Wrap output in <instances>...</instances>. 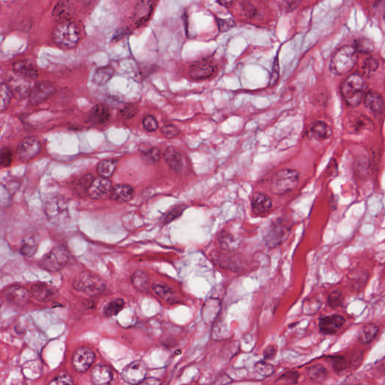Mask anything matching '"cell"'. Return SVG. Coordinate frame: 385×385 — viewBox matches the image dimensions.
<instances>
[{
    "mask_svg": "<svg viewBox=\"0 0 385 385\" xmlns=\"http://www.w3.org/2000/svg\"><path fill=\"white\" fill-rule=\"evenodd\" d=\"M112 182L108 178H98L94 179L93 183L88 189V193L90 197L94 199H102L111 197L112 190Z\"/></svg>",
    "mask_w": 385,
    "mask_h": 385,
    "instance_id": "4fadbf2b",
    "label": "cell"
},
{
    "mask_svg": "<svg viewBox=\"0 0 385 385\" xmlns=\"http://www.w3.org/2000/svg\"><path fill=\"white\" fill-rule=\"evenodd\" d=\"M216 71V66L213 62L209 61H201L191 65L189 75L194 80L208 79L213 76Z\"/></svg>",
    "mask_w": 385,
    "mask_h": 385,
    "instance_id": "5bb4252c",
    "label": "cell"
},
{
    "mask_svg": "<svg viewBox=\"0 0 385 385\" xmlns=\"http://www.w3.org/2000/svg\"><path fill=\"white\" fill-rule=\"evenodd\" d=\"M44 211L48 221L54 225H64L69 219L68 204L61 196L48 199L44 205Z\"/></svg>",
    "mask_w": 385,
    "mask_h": 385,
    "instance_id": "8992f818",
    "label": "cell"
},
{
    "mask_svg": "<svg viewBox=\"0 0 385 385\" xmlns=\"http://www.w3.org/2000/svg\"><path fill=\"white\" fill-rule=\"evenodd\" d=\"M152 290L154 293L157 296L160 297L161 299L169 300L172 299L174 296V291L169 287L163 286V285H152Z\"/></svg>",
    "mask_w": 385,
    "mask_h": 385,
    "instance_id": "60d3db41",
    "label": "cell"
},
{
    "mask_svg": "<svg viewBox=\"0 0 385 385\" xmlns=\"http://www.w3.org/2000/svg\"><path fill=\"white\" fill-rule=\"evenodd\" d=\"M364 89V80L359 74H352L342 82V96L352 107H357L361 102Z\"/></svg>",
    "mask_w": 385,
    "mask_h": 385,
    "instance_id": "3957f363",
    "label": "cell"
},
{
    "mask_svg": "<svg viewBox=\"0 0 385 385\" xmlns=\"http://www.w3.org/2000/svg\"><path fill=\"white\" fill-rule=\"evenodd\" d=\"M48 385H74L72 377L67 373H61L54 378Z\"/></svg>",
    "mask_w": 385,
    "mask_h": 385,
    "instance_id": "7dc6e473",
    "label": "cell"
},
{
    "mask_svg": "<svg viewBox=\"0 0 385 385\" xmlns=\"http://www.w3.org/2000/svg\"><path fill=\"white\" fill-rule=\"evenodd\" d=\"M364 105L366 108L374 113H382L385 111V102L383 98L379 93L369 91L365 94Z\"/></svg>",
    "mask_w": 385,
    "mask_h": 385,
    "instance_id": "7402d4cb",
    "label": "cell"
},
{
    "mask_svg": "<svg viewBox=\"0 0 385 385\" xmlns=\"http://www.w3.org/2000/svg\"><path fill=\"white\" fill-rule=\"evenodd\" d=\"M161 132H162V135L168 139H173L180 134L179 129L175 125H171V124L163 125L161 128Z\"/></svg>",
    "mask_w": 385,
    "mask_h": 385,
    "instance_id": "c3c4849f",
    "label": "cell"
},
{
    "mask_svg": "<svg viewBox=\"0 0 385 385\" xmlns=\"http://www.w3.org/2000/svg\"><path fill=\"white\" fill-rule=\"evenodd\" d=\"M118 166V160L115 159H107L100 161L98 163V173L102 178H108L113 175Z\"/></svg>",
    "mask_w": 385,
    "mask_h": 385,
    "instance_id": "f1b7e54d",
    "label": "cell"
},
{
    "mask_svg": "<svg viewBox=\"0 0 385 385\" xmlns=\"http://www.w3.org/2000/svg\"><path fill=\"white\" fill-rule=\"evenodd\" d=\"M12 151L9 148L4 147L0 151V163L2 167H8L12 162Z\"/></svg>",
    "mask_w": 385,
    "mask_h": 385,
    "instance_id": "f6af8a7d",
    "label": "cell"
},
{
    "mask_svg": "<svg viewBox=\"0 0 385 385\" xmlns=\"http://www.w3.org/2000/svg\"><path fill=\"white\" fill-rule=\"evenodd\" d=\"M299 178V172L294 169H285L279 171L272 178L271 191L275 194H285L297 186Z\"/></svg>",
    "mask_w": 385,
    "mask_h": 385,
    "instance_id": "277c9868",
    "label": "cell"
},
{
    "mask_svg": "<svg viewBox=\"0 0 385 385\" xmlns=\"http://www.w3.org/2000/svg\"><path fill=\"white\" fill-rule=\"evenodd\" d=\"M41 142L35 136L27 137L18 145L17 148V159L26 162L35 158L41 151Z\"/></svg>",
    "mask_w": 385,
    "mask_h": 385,
    "instance_id": "ba28073f",
    "label": "cell"
},
{
    "mask_svg": "<svg viewBox=\"0 0 385 385\" xmlns=\"http://www.w3.org/2000/svg\"><path fill=\"white\" fill-rule=\"evenodd\" d=\"M234 22L232 20H218V27L222 32L229 31L233 26Z\"/></svg>",
    "mask_w": 385,
    "mask_h": 385,
    "instance_id": "6f0895ef",
    "label": "cell"
},
{
    "mask_svg": "<svg viewBox=\"0 0 385 385\" xmlns=\"http://www.w3.org/2000/svg\"><path fill=\"white\" fill-rule=\"evenodd\" d=\"M186 208L185 205H178V206L171 209L169 212H168L166 215H164L163 218H162V223L164 225H166V224L173 222L174 220L176 219V218L182 215Z\"/></svg>",
    "mask_w": 385,
    "mask_h": 385,
    "instance_id": "7bdbcfd3",
    "label": "cell"
},
{
    "mask_svg": "<svg viewBox=\"0 0 385 385\" xmlns=\"http://www.w3.org/2000/svg\"><path fill=\"white\" fill-rule=\"evenodd\" d=\"M356 51L363 54H369L374 50V44L367 38H360L354 41V47Z\"/></svg>",
    "mask_w": 385,
    "mask_h": 385,
    "instance_id": "f35d334b",
    "label": "cell"
},
{
    "mask_svg": "<svg viewBox=\"0 0 385 385\" xmlns=\"http://www.w3.org/2000/svg\"><path fill=\"white\" fill-rule=\"evenodd\" d=\"M379 333V327L377 325L373 324V323L366 325L362 328L360 333H359V341L363 344L370 343L376 339Z\"/></svg>",
    "mask_w": 385,
    "mask_h": 385,
    "instance_id": "f546056e",
    "label": "cell"
},
{
    "mask_svg": "<svg viewBox=\"0 0 385 385\" xmlns=\"http://www.w3.org/2000/svg\"><path fill=\"white\" fill-rule=\"evenodd\" d=\"M38 245V237L35 235H30L24 238L21 245V253L24 256L31 257L36 252Z\"/></svg>",
    "mask_w": 385,
    "mask_h": 385,
    "instance_id": "4316f807",
    "label": "cell"
},
{
    "mask_svg": "<svg viewBox=\"0 0 385 385\" xmlns=\"http://www.w3.org/2000/svg\"><path fill=\"white\" fill-rule=\"evenodd\" d=\"M279 78V61L276 58L275 63L272 67V74H271L270 81H269V86H274L276 85Z\"/></svg>",
    "mask_w": 385,
    "mask_h": 385,
    "instance_id": "11a10c76",
    "label": "cell"
},
{
    "mask_svg": "<svg viewBox=\"0 0 385 385\" xmlns=\"http://www.w3.org/2000/svg\"><path fill=\"white\" fill-rule=\"evenodd\" d=\"M289 228L286 222L283 220H277L271 225L265 237V242L267 246L275 248L279 246L285 241L289 233Z\"/></svg>",
    "mask_w": 385,
    "mask_h": 385,
    "instance_id": "8fae6325",
    "label": "cell"
},
{
    "mask_svg": "<svg viewBox=\"0 0 385 385\" xmlns=\"http://www.w3.org/2000/svg\"><path fill=\"white\" fill-rule=\"evenodd\" d=\"M164 159L169 167L176 172H180L183 170L184 158L180 151H178L173 147H169L164 151Z\"/></svg>",
    "mask_w": 385,
    "mask_h": 385,
    "instance_id": "d6986e66",
    "label": "cell"
},
{
    "mask_svg": "<svg viewBox=\"0 0 385 385\" xmlns=\"http://www.w3.org/2000/svg\"><path fill=\"white\" fill-rule=\"evenodd\" d=\"M73 287L78 291L85 293L88 296L100 294L105 289V282L99 276L91 272H81L73 282Z\"/></svg>",
    "mask_w": 385,
    "mask_h": 385,
    "instance_id": "5b68a950",
    "label": "cell"
},
{
    "mask_svg": "<svg viewBox=\"0 0 385 385\" xmlns=\"http://www.w3.org/2000/svg\"><path fill=\"white\" fill-rule=\"evenodd\" d=\"M4 296L5 300L11 304L24 306L29 300L30 292L24 287L15 285L7 288L4 292Z\"/></svg>",
    "mask_w": 385,
    "mask_h": 385,
    "instance_id": "2e32d148",
    "label": "cell"
},
{
    "mask_svg": "<svg viewBox=\"0 0 385 385\" xmlns=\"http://www.w3.org/2000/svg\"><path fill=\"white\" fill-rule=\"evenodd\" d=\"M91 379L94 385H111L113 382V373L107 365H96L91 370Z\"/></svg>",
    "mask_w": 385,
    "mask_h": 385,
    "instance_id": "e0dca14e",
    "label": "cell"
},
{
    "mask_svg": "<svg viewBox=\"0 0 385 385\" xmlns=\"http://www.w3.org/2000/svg\"><path fill=\"white\" fill-rule=\"evenodd\" d=\"M26 80L27 79L23 81H18V83L15 82L14 83V87L10 88L13 95L18 99L27 97V96H30V94H31L32 88H31L29 83Z\"/></svg>",
    "mask_w": 385,
    "mask_h": 385,
    "instance_id": "d590c367",
    "label": "cell"
},
{
    "mask_svg": "<svg viewBox=\"0 0 385 385\" xmlns=\"http://www.w3.org/2000/svg\"><path fill=\"white\" fill-rule=\"evenodd\" d=\"M277 349L274 346H269L263 351V356L266 360H272L276 356Z\"/></svg>",
    "mask_w": 385,
    "mask_h": 385,
    "instance_id": "680465c9",
    "label": "cell"
},
{
    "mask_svg": "<svg viewBox=\"0 0 385 385\" xmlns=\"http://www.w3.org/2000/svg\"><path fill=\"white\" fill-rule=\"evenodd\" d=\"M13 69L22 78L27 80H35L38 76V69L35 64L27 60L15 63L13 65Z\"/></svg>",
    "mask_w": 385,
    "mask_h": 385,
    "instance_id": "ffe728a7",
    "label": "cell"
},
{
    "mask_svg": "<svg viewBox=\"0 0 385 385\" xmlns=\"http://www.w3.org/2000/svg\"><path fill=\"white\" fill-rule=\"evenodd\" d=\"M69 259V254L64 247H55L45 255L40 262V266L48 272H58L61 270Z\"/></svg>",
    "mask_w": 385,
    "mask_h": 385,
    "instance_id": "52a82bcc",
    "label": "cell"
},
{
    "mask_svg": "<svg viewBox=\"0 0 385 385\" xmlns=\"http://www.w3.org/2000/svg\"><path fill=\"white\" fill-rule=\"evenodd\" d=\"M132 285L138 290L145 292L148 290V278L145 272L141 270L136 271L132 274Z\"/></svg>",
    "mask_w": 385,
    "mask_h": 385,
    "instance_id": "d6a6232c",
    "label": "cell"
},
{
    "mask_svg": "<svg viewBox=\"0 0 385 385\" xmlns=\"http://www.w3.org/2000/svg\"><path fill=\"white\" fill-rule=\"evenodd\" d=\"M94 180V179L93 175L88 174V175H85V176H84L83 178H81V180H80V185H81L82 188H86L87 191H88V188H90V186H91V184L93 183Z\"/></svg>",
    "mask_w": 385,
    "mask_h": 385,
    "instance_id": "91938a15",
    "label": "cell"
},
{
    "mask_svg": "<svg viewBox=\"0 0 385 385\" xmlns=\"http://www.w3.org/2000/svg\"><path fill=\"white\" fill-rule=\"evenodd\" d=\"M343 293L339 290H334L328 296V304L332 309H337L343 305Z\"/></svg>",
    "mask_w": 385,
    "mask_h": 385,
    "instance_id": "ee69618b",
    "label": "cell"
},
{
    "mask_svg": "<svg viewBox=\"0 0 385 385\" xmlns=\"http://www.w3.org/2000/svg\"><path fill=\"white\" fill-rule=\"evenodd\" d=\"M327 361L331 365L333 370L337 373H343L347 368L348 363L346 358L341 355H333L327 356Z\"/></svg>",
    "mask_w": 385,
    "mask_h": 385,
    "instance_id": "8d00e7d4",
    "label": "cell"
},
{
    "mask_svg": "<svg viewBox=\"0 0 385 385\" xmlns=\"http://www.w3.org/2000/svg\"><path fill=\"white\" fill-rule=\"evenodd\" d=\"M357 61V51L353 47L345 45L333 54L329 68L332 73L343 75L350 72Z\"/></svg>",
    "mask_w": 385,
    "mask_h": 385,
    "instance_id": "7a4b0ae2",
    "label": "cell"
},
{
    "mask_svg": "<svg viewBox=\"0 0 385 385\" xmlns=\"http://www.w3.org/2000/svg\"><path fill=\"white\" fill-rule=\"evenodd\" d=\"M346 323V319L342 315H331L321 318L319 320V329L321 333L326 335L335 334L342 329Z\"/></svg>",
    "mask_w": 385,
    "mask_h": 385,
    "instance_id": "9a60e30c",
    "label": "cell"
},
{
    "mask_svg": "<svg viewBox=\"0 0 385 385\" xmlns=\"http://www.w3.org/2000/svg\"><path fill=\"white\" fill-rule=\"evenodd\" d=\"M70 4L69 2H59L54 8L53 15L59 21V23L68 21V16L72 11V5Z\"/></svg>",
    "mask_w": 385,
    "mask_h": 385,
    "instance_id": "1f68e13d",
    "label": "cell"
},
{
    "mask_svg": "<svg viewBox=\"0 0 385 385\" xmlns=\"http://www.w3.org/2000/svg\"><path fill=\"white\" fill-rule=\"evenodd\" d=\"M284 4H285V6L284 7H285V11L290 12V11L296 9L299 6L300 2H298V1H289V2H284Z\"/></svg>",
    "mask_w": 385,
    "mask_h": 385,
    "instance_id": "94428289",
    "label": "cell"
},
{
    "mask_svg": "<svg viewBox=\"0 0 385 385\" xmlns=\"http://www.w3.org/2000/svg\"><path fill=\"white\" fill-rule=\"evenodd\" d=\"M137 107L133 104H128L123 107L120 111L121 116L125 119H131L135 117L137 113Z\"/></svg>",
    "mask_w": 385,
    "mask_h": 385,
    "instance_id": "f907efd6",
    "label": "cell"
},
{
    "mask_svg": "<svg viewBox=\"0 0 385 385\" xmlns=\"http://www.w3.org/2000/svg\"><path fill=\"white\" fill-rule=\"evenodd\" d=\"M147 370L148 368L143 361L135 360L124 369L121 376L127 383L131 385H138L145 380Z\"/></svg>",
    "mask_w": 385,
    "mask_h": 385,
    "instance_id": "30bf717a",
    "label": "cell"
},
{
    "mask_svg": "<svg viewBox=\"0 0 385 385\" xmlns=\"http://www.w3.org/2000/svg\"><path fill=\"white\" fill-rule=\"evenodd\" d=\"M161 382L159 379L155 378H148L142 381L139 385H160Z\"/></svg>",
    "mask_w": 385,
    "mask_h": 385,
    "instance_id": "6125c7cd",
    "label": "cell"
},
{
    "mask_svg": "<svg viewBox=\"0 0 385 385\" xmlns=\"http://www.w3.org/2000/svg\"><path fill=\"white\" fill-rule=\"evenodd\" d=\"M299 377V373H296V372H288V373L282 375L279 378V380L285 382V383L292 384L293 385V384H296L297 382Z\"/></svg>",
    "mask_w": 385,
    "mask_h": 385,
    "instance_id": "db71d44e",
    "label": "cell"
},
{
    "mask_svg": "<svg viewBox=\"0 0 385 385\" xmlns=\"http://www.w3.org/2000/svg\"><path fill=\"white\" fill-rule=\"evenodd\" d=\"M153 11V2L149 1H143L139 2L137 5L135 11V24L139 27L141 24H145L148 19L150 15Z\"/></svg>",
    "mask_w": 385,
    "mask_h": 385,
    "instance_id": "484cf974",
    "label": "cell"
},
{
    "mask_svg": "<svg viewBox=\"0 0 385 385\" xmlns=\"http://www.w3.org/2000/svg\"><path fill=\"white\" fill-rule=\"evenodd\" d=\"M255 370L263 377H269L275 372V368L271 363L266 361H259L255 364Z\"/></svg>",
    "mask_w": 385,
    "mask_h": 385,
    "instance_id": "b9f144b4",
    "label": "cell"
},
{
    "mask_svg": "<svg viewBox=\"0 0 385 385\" xmlns=\"http://www.w3.org/2000/svg\"><path fill=\"white\" fill-rule=\"evenodd\" d=\"M309 135L317 140H325L331 136L333 131L327 124L323 121H315L309 127Z\"/></svg>",
    "mask_w": 385,
    "mask_h": 385,
    "instance_id": "cb8c5ba5",
    "label": "cell"
},
{
    "mask_svg": "<svg viewBox=\"0 0 385 385\" xmlns=\"http://www.w3.org/2000/svg\"><path fill=\"white\" fill-rule=\"evenodd\" d=\"M110 116L109 109L105 105L99 104L91 109L88 115V120L92 125H99L107 122Z\"/></svg>",
    "mask_w": 385,
    "mask_h": 385,
    "instance_id": "d4e9b609",
    "label": "cell"
},
{
    "mask_svg": "<svg viewBox=\"0 0 385 385\" xmlns=\"http://www.w3.org/2000/svg\"><path fill=\"white\" fill-rule=\"evenodd\" d=\"M374 127L373 121L365 115H360L358 118H356L354 121V129L356 131H373Z\"/></svg>",
    "mask_w": 385,
    "mask_h": 385,
    "instance_id": "ab89813d",
    "label": "cell"
},
{
    "mask_svg": "<svg viewBox=\"0 0 385 385\" xmlns=\"http://www.w3.org/2000/svg\"><path fill=\"white\" fill-rule=\"evenodd\" d=\"M241 4H242L241 6H242V11L246 16L249 17V18L255 16L257 13V9L255 8V5H252L249 2H241Z\"/></svg>",
    "mask_w": 385,
    "mask_h": 385,
    "instance_id": "9f6ffc18",
    "label": "cell"
},
{
    "mask_svg": "<svg viewBox=\"0 0 385 385\" xmlns=\"http://www.w3.org/2000/svg\"><path fill=\"white\" fill-rule=\"evenodd\" d=\"M272 199L263 192H256L252 196V209L255 215H263L272 209Z\"/></svg>",
    "mask_w": 385,
    "mask_h": 385,
    "instance_id": "ac0fdd59",
    "label": "cell"
},
{
    "mask_svg": "<svg viewBox=\"0 0 385 385\" xmlns=\"http://www.w3.org/2000/svg\"><path fill=\"white\" fill-rule=\"evenodd\" d=\"M56 291L51 285L45 283H36L31 288V294L39 302H47L54 297Z\"/></svg>",
    "mask_w": 385,
    "mask_h": 385,
    "instance_id": "603a6c76",
    "label": "cell"
},
{
    "mask_svg": "<svg viewBox=\"0 0 385 385\" xmlns=\"http://www.w3.org/2000/svg\"><path fill=\"white\" fill-rule=\"evenodd\" d=\"M218 3H219L220 5H223V6L229 7L231 6L232 4L234 3V2H230V1H227V2H223V1H221V2H218Z\"/></svg>",
    "mask_w": 385,
    "mask_h": 385,
    "instance_id": "be15d7a7",
    "label": "cell"
},
{
    "mask_svg": "<svg viewBox=\"0 0 385 385\" xmlns=\"http://www.w3.org/2000/svg\"><path fill=\"white\" fill-rule=\"evenodd\" d=\"M220 244L222 248L226 249H232L236 247V242L230 234L225 233L224 236H221L219 239Z\"/></svg>",
    "mask_w": 385,
    "mask_h": 385,
    "instance_id": "f5cc1de1",
    "label": "cell"
},
{
    "mask_svg": "<svg viewBox=\"0 0 385 385\" xmlns=\"http://www.w3.org/2000/svg\"><path fill=\"white\" fill-rule=\"evenodd\" d=\"M134 196H135V190L132 186L121 184L114 187L111 198L119 203H125L130 201Z\"/></svg>",
    "mask_w": 385,
    "mask_h": 385,
    "instance_id": "44dd1931",
    "label": "cell"
},
{
    "mask_svg": "<svg viewBox=\"0 0 385 385\" xmlns=\"http://www.w3.org/2000/svg\"><path fill=\"white\" fill-rule=\"evenodd\" d=\"M144 129L148 132H153L158 129V124L155 117L152 115H147L142 121Z\"/></svg>",
    "mask_w": 385,
    "mask_h": 385,
    "instance_id": "681fc988",
    "label": "cell"
},
{
    "mask_svg": "<svg viewBox=\"0 0 385 385\" xmlns=\"http://www.w3.org/2000/svg\"><path fill=\"white\" fill-rule=\"evenodd\" d=\"M307 375L313 382H321L326 379L328 373L321 365H314L307 369Z\"/></svg>",
    "mask_w": 385,
    "mask_h": 385,
    "instance_id": "e575fe53",
    "label": "cell"
},
{
    "mask_svg": "<svg viewBox=\"0 0 385 385\" xmlns=\"http://www.w3.org/2000/svg\"><path fill=\"white\" fill-rule=\"evenodd\" d=\"M52 36L57 46L63 49H73L79 42V30L72 21H63L54 27Z\"/></svg>",
    "mask_w": 385,
    "mask_h": 385,
    "instance_id": "6da1fadb",
    "label": "cell"
},
{
    "mask_svg": "<svg viewBox=\"0 0 385 385\" xmlns=\"http://www.w3.org/2000/svg\"><path fill=\"white\" fill-rule=\"evenodd\" d=\"M321 305V303L318 299H312L306 300L303 303V312H305V314H308V315L315 314L320 309Z\"/></svg>",
    "mask_w": 385,
    "mask_h": 385,
    "instance_id": "bcb514c9",
    "label": "cell"
},
{
    "mask_svg": "<svg viewBox=\"0 0 385 385\" xmlns=\"http://www.w3.org/2000/svg\"><path fill=\"white\" fill-rule=\"evenodd\" d=\"M139 151H140L142 158L147 163L155 164L160 159V151L155 147L145 145V146L140 148Z\"/></svg>",
    "mask_w": 385,
    "mask_h": 385,
    "instance_id": "4dcf8cb0",
    "label": "cell"
},
{
    "mask_svg": "<svg viewBox=\"0 0 385 385\" xmlns=\"http://www.w3.org/2000/svg\"><path fill=\"white\" fill-rule=\"evenodd\" d=\"M95 359L96 355L92 349L85 346L78 348L72 355V367L77 373H85L94 364Z\"/></svg>",
    "mask_w": 385,
    "mask_h": 385,
    "instance_id": "9c48e42d",
    "label": "cell"
},
{
    "mask_svg": "<svg viewBox=\"0 0 385 385\" xmlns=\"http://www.w3.org/2000/svg\"><path fill=\"white\" fill-rule=\"evenodd\" d=\"M125 306V302L122 299H116L111 301L104 307V315L108 318L113 317L118 315Z\"/></svg>",
    "mask_w": 385,
    "mask_h": 385,
    "instance_id": "836d02e7",
    "label": "cell"
},
{
    "mask_svg": "<svg viewBox=\"0 0 385 385\" xmlns=\"http://www.w3.org/2000/svg\"><path fill=\"white\" fill-rule=\"evenodd\" d=\"M378 66H379V64H378L376 60H375L374 58H367V59L366 60V61H365L364 65H363V72H364V73L366 74V75H370V74L376 72V69L378 68Z\"/></svg>",
    "mask_w": 385,
    "mask_h": 385,
    "instance_id": "816d5d0a",
    "label": "cell"
},
{
    "mask_svg": "<svg viewBox=\"0 0 385 385\" xmlns=\"http://www.w3.org/2000/svg\"><path fill=\"white\" fill-rule=\"evenodd\" d=\"M56 92V88L51 81H38L32 87L29 96L30 103L39 105L48 100Z\"/></svg>",
    "mask_w": 385,
    "mask_h": 385,
    "instance_id": "7c38bea8",
    "label": "cell"
},
{
    "mask_svg": "<svg viewBox=\"0 0 385 385\" xmlns=\"http://www.w3.org/2000/svg\"><path fill=\"white\" fill-rule=\"evenodd\" d=\"M115 75V69L110 65L97 68L94 75V83L98 85H104Z\"/></svg>",
    "mask_w": 385,
    "mask_h": 385,
    "instance_id": "83f0119b",
    "label": "cell"
},
{
    "mask_svg": "<svg viewBox=\"0 0 385 385\" xmlns=\"http://www.w3.org/2000/svg\"><path fill=\"white\" fill-rule=\"evenodd\" d=\"M0 94H1L0 109L2 112V111H5V109H7L8 105H10V102H11V97H12L13 94L9 85L2 83L1 85Z\"/></svg>",
    "mask_w": 385,
    "mask_h": 385,
    "instance_id": "74e56055",
    "label": "cell"
}]
</instances>
